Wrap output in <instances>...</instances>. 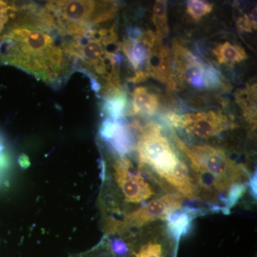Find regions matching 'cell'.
<instances>
[{"mask_svg":"<svg viewBox=\"0 0 257 257\" xmlns=\"http://www.w3.org/2000/svg\"><path fill=\"white\" fill-rule=\"evenodd\" d=\"M57 32L44 23L36 5L28 4L0 39V64L14 66L52 86L75 67Z\"/></svg>","mask_w":257,"mask_h":257,"instance_id":"cell-1","label":"cell"},{"mask_svg":"<svg viewBox=\"0 0 257 257\" xmlns=\"http://www.w3.org/2000/svg\"><path fill=\"white\" fill-rule=\"evenodd\" d=\"M179 150L187 157L198 189V198L207 202L214 210L222 211L216 204L218 199L224 204L228 191L235 184L243 183L249 178L243 165L227 157L220 149L201 145L192 149L175 137Z\"/></svg>","mask_w":257,"mask_h":257,"instance_id":"cell-2","label":"cell"},{"mask_svg":"<svg viewBox=\"0 0 257 257\" xmlns=\"http://www.w3.org/2000/svg\"><path fill=\"white\" fill-rule=\"evenodd\" d=\"M116 11L111 2L51 1L40 8L44 21L66 40L84 36Z\"/></svg>","mask_w":257,"mask_h":257,"instance_id":"cell-3","label":"cell"},{"mask_svg":"<svg viewBox=\"0 0 257 257\" xmlns=\"http://www.w3.org/2000/svg\"><path fill=\"white\" fill-rule=\"evenodd\" d=\"M104 186L109 187V196H116V199L109 202V209L118 202L123 207H132L150 202L155 197L162 195L157 193L151 181L145 175V167L139 165L138 170L126 156L115 157L109 167H104Z\"/></svg>","mask_w":257,"mask_h":257,"instance_id":"cell-4","label":"cell"},{"mask_svg":"<svg viewBox=\"0 0 257 257\" xmlns=\"http://www.w3.org/2000/svg\"><path fill=\"white\" fill-rule=\"evenodd\" d=\"M136 150L139 164L151 169L168 184L183 162L179 158L168 139L162 134V126L155 123H149L140 128Z\"/></svg>","mask_w":257,"mask_h":257,"instance_id":"cell-5","label":"cell"},{"mask_svg":"<svg viewBox=\"0 0 257 257\" xmlns=\"http://www.w3.org/2000/svg\"><path fill=\"white\" fill-rule=\"evenodd\" d=\"M183 203L184 197L177 192L162 194L119 219L105 221L104 231L106 236L121 235L138 231L157 221H165L170 212L183 207Z\"/></svg>","mask_w":257,"mask_h":257,"instance_id":"cell-6","label":"cell"},{"mask_svg":"<svg viewBox=\"0 0 257 257\" xmlns=\"http://www.w3.org/2000/svg\"><path fill=\"white\" fill-rule=\"evenodd\" d=\"M124 235L134 257H167L171 236L165 224L155 222L143 229Z\"/></svg>","mask_w":257,"mask_h":257,"instance_id":"cell-7","label":"cell"},{"mask_svg":"<svg viewBox=\"0 0 257 257\" xmlns=\"http://www.w3.org/2000/svg\"><path fill=\"white\" fill-rule=\"evenodd\" d=\"M231 126V123L226 116L210 111L184 114L181 128L196 138L209 139L226 131Z\"/></svg>","mask_w":257,"mask_h":257,"instance_id":"cell-8","label":"cell"},{"mask_svg":"<svg viewBox=\"0 0 257 257\" xmlns=\"http://www.w3.org/2000/svg\"><path fill=\"white\" fill-rule=\"evenodd\" d=\"M172 52L174 66L177 69L179 78L181 77L194 87H204L205 66L202 60L178 43H174Z\"/></svg>","mask_w":257,"mask_h":257,"instance_id":"cell-9","label":"cell"},{"mask_svg":"<svg viewBox=\"0 0 257 257\" xmlns=\"http://www.w3.org/2000/svg\"><path fill=\"white\" fill-rule=\"evenodd\" d=\"M147 74L162 83L175 87V67L168 47L158 42L151 50L146 64Z\"/></svg>","mask_w":257,"mask_h":257,"instance_id":"cell-10","label":"cell"},{"mask_svg":"<svg viewBox=\"0 0 257 257\" xmlns=\"http://www.w3.org/2000/svg\"><path fill=\"white\" fill-rule=\"evenodd\" d=\"M204 213L201 209L192 207H182L170 212L166 217L165 224L171 237L176 241L189 232L193 219Z\"/></svg>","mask_w":257,"mask_h":257,"instance_id":"cell-11","label":"cell"},{"mask_svg":"<svg viewBox=\"0 0 257 257\" xmlns=\"http://www.w3.org/2000/svg\"><path fill=\"white\" fill-rule=\"evenodd\" d=\"M159 100L157 95L146 87H137L134 90L133 114L152 115L157 111Z\"/></svg>","mask_w":257,"mask_h":257,"instance_id":"cell-12","label":"cell"},{"mask_svg":"<svg viewBox=\"0 0 257 257\" xmlns=\"http://www.w3.org/2000/svg\"><path fill=\"white\" fill-rule=\"evenodd\" d=\"M214 55L219 64L226 65H234L247 58L242 47L229 42L218 45L214 50Z\"/></svg>","mask_w":257,"mask_h":257,"instance_id":"cell-13","label":"cell"},{"mask_svg":"<svg viewBox=\"0 0 257 257\" xmlns=\"http://www.w3.org/2000/svg\"><path fill=\"white\" fill-rule=\"evenodd\" d=\"M25 8V4L16 2L0 1V39L10 24L23 13Z\"/></svg>","mask_w":257,"mask_h":257,"instance_id":"cell-14","label":"cell"},{"mask_svg":"<svg viewBox=\"0 0 257 257\" xmlns=\"http://www.w3.org/2000/svg\"><path fill=\"white\" fill-rule=\"evenodd\" d=\"M167 3L165 0L155 2L153 8L152 22L156 28L157 36L160 38L167 37L169 34L168 23H167Z\"/></svg>","mask_w":257,"mask_h":257,"instance_id":"cell-15","label":"cell"},{"mask_svg":"<svg viewBox=\"0 0 257 257\" xmlns=\"http://www.w3.org/2000/svg\"><path fill=\"white\" fill-rule=\"evenodd\" d=\"M126 102L127 98L123 92L107 97L104 104V109L106 114L109 115L108 117L114 120L121 119Z\"/></svg>","mask_w":257,"mask_h":257,"instance_id":"cell-16","label":"cell"},{"mask_svg":"<svg viewBox=\"0 0 257 257\" xmlns=\"http://www.w3.org/2000/svg\"><path fill=\"white\" fill-rule=\"evenodd\" d=\"M246 190L245 183L235 184L229 189L225 197L224 202V209L227 214H229L230 209L234 207L243 197Z\"/></svg>","mask_w":257,"mask_h":257,"instance_id":"cell-17","label":"cell"},{"mask_svg":"<svg viewBox=\"0 0 257 257\" xmlns=\"http://www.w3.org/2000/svg\"><path fill=\"white\" fill-rule=\"evenodd\" d=\"M212 8L213 5L201 0H190L187 2V13L194 20H200L211 13Z\"/></svg>","mask_w":257,"mask_h":257,"instance_id":"cell-18","label":"cell"},{"mask_svg":"<svg viewBox=\"0 0 257 257\" xmlns=\"http://www.w3.org/2000/svg\"><path fill=\"white\" fill-rule=\"evenodd\" d=\"M222 84L220 74L212 66H206L204 72V87L218 89Z\"/></svg>","mask_w":257,"mask_h":257,"instance_id":"cell-19","label":"cell"},{"mask_svg":"<svg viewBox=\"0 0 257 257\" xmlns=\"http://www.w3.org/2000/svg\"><path fill=\"white\" fill-rule=\"evenodd\" d=\"M248 187H249L251 192L252 193L253 197H256V175H253L248 178Z\"/></svg>","mask_w":257,"mask_h":257,"instance_id":"cell-20","label":"cell"},{"mask_svg":"<svg viewBox=\"0 0 257 257\" xmlns=\"http://www.w3.org/2000/svg\"><path fill=\"white\" fill-rule=\"evenodd\" d=\"M248 18L252 25L253 30H256V8L252 10L251 14L248 15Z\"/></svg>","mask_w":257,"mask_h":257,"instance_id":"cell-21","label":"cell"}]
</instances>
